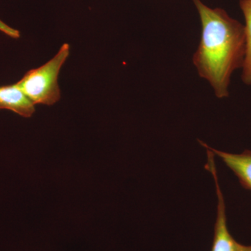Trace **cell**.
I'll return each mask as SVG.
<instances>
[{
	"label": "cell",
	"mask_w": 251,
	"mask_h": 251,
	"mask_svg": "<svg viewBox=\"0 0 251 251\" xmlns=\"http://www.w3.org/2000/svg\"><path fill=\"white\" fill-rule=\"evenodd\" d=\"M201 20V41L193 57L198 74L218 98L229 97L232 74L242 69L245 54L244 25L226 10L192 0Z\"/></svg>",
	"instance_id": "6da1fadb"
},
{
	"label": "cell",
	"mask_w": 251,
	"mask_h": 251,
	"mask_svg": "<svg viewBox=\"0 0 251 251\" xmlns=\"http://www.w3.org/2000/svg\"><path fill=\"white\" fill-rule=\"evenodd\" d=\"M70 53V46L63 44L58 52L40 67L31 69L16 85L34 105H52L61 99L58 76Z\"/></svg>",
	"instance_id": "7a4b0ae2"
},
{
	"label": "cell",
	"mask_w": 251,
	"mask_h": 251,
	"mask_svg": "<svg viewBox=\"0 0 251 251\" xmlns=\"http://www.w3.org/2000/svg\"><path fill=\"white\" fill-rule=\"evenodd\" d=\"M207 154V163L205 168L210 172L215 182L216 196H217V216L215 226H214V236L213 240L211 251H251V245L247 246L237 242L229 233L227 226L226 217V207L224 195L221 191L216 169L214 153L208 145H204Z\"/></svg>",
	"instance_id": "3957f363"
},
{
	"label": "cell",
	"mask_w": 251,
	"mask_h": 251,
	"mask_svg": "<svg viewBox=\"0 0 251 251\" xmlns=\"http://www.w3.org/2000/svg\"><path fill=\"white\" fill-rule=\"evenodd\" d=\"M3 109L28 118L35 112V105L31 103L16 83L0 87V110Z\"/></svg>",
	"instance_id": "277c9868"
},
{
	"label": "cell",
	"mask_w": 251,
	"mask_h": 251,
	"mask_svg": "<svg viewBox=\"0 0 251 251\" xmlns=\"http://www.w3.org/2000/svg\"><path fill=\"white\" fill-rule=\"evenodd\" d=\"M210 149L233 172L242 187L251 191V151L245 150L242 153H232Z\"/></svg>",
	"instance_id": "5b68a950"
},
{
	"label": "cell",
	"mask_w": 251,
	"mask_h": 251,
	"mask_svg": "<svg viewBox=\"0 0 251 251\" xmlns=\"http://www.w3.org/2000/svg\"><path fill=\"white\" fill-rule=\"evenodd\" d=\"M239 6L245 21V54L242 68V79L244 84L251 85V0H240Z\"/></svg>",
	"instance_id": "8992f818"
},
{
	"label": "cell",
	"mask_w": 251,
	"mask_h": 251,
	"mask_svg": "<svg viewBox=\"0 0 251 251\" xmlns=\"http://www.w3.org/2000/svg\"><path fill=\"white\" fill-rule=\"evenodd\" d=\"M0 31L13 39H18L21 36L19 31L10 27L1 20H0Z\"/></svg>",
	"instance_id": "52a82bcc"
}]
</instances>
